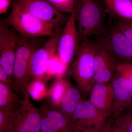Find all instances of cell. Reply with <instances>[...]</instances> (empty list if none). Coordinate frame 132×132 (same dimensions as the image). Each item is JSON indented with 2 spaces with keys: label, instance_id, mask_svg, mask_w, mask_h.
Wrapping results in <instances>:
<instances>
[{
  "label": "cell",
  "instance_id": "277c9868",
  "mask_svg": "<svg viewBox=\"0 0 132 132\" xmlns=\"http://www.w3.org/2000/svg\"><path fill=\"white\" fill-rule=\"evenodd\" d=\"M5 20L20 35L25 37H51L57 32L30 13L17 0L13 2L11 12Z\"/></svg>",
  "mask_w": 132,
  "mask_h": 132
},
{
  "label": "cell",
  "instance_id": "f546056e",
  "mask_svg": "<svg viewBox=\"0 0 132 132\" xmlns=\"http://www.w3.org/2000/svg\"><path fill=\"white\" fill-rule=\"evenodd\" d=\"M99 131L94 129H85L81 130L80 132H99Z\"/></svg>",
  "mask_w": 132,
  "mask_h": 132
},
{
  "label": "cell",
  "instance_id": "5bb4252c",
  "mask_svg": "<svg viewBox=\"0 0 132 132\" xmlns=\"http://www.w3.org/2000/svg\"><path fill=\"white\" fill-rule=\"evenodd\" d=\"M113 93V114L116 118L122 115L132 101V87L122 76L116 72L112 82Z\"/></svg>",
  "mask_w": 132,
  "mask_h": 132
},
{
  "label": "cell",
  "instance_id": "603a6c76",
  "mask_svg": "<svg viewBox=\"0 0 132 132\" xmlns=\"http://www.w3.org/2000/svg\"><path fill=\"white\" fill-rule=\"evenodd\" d=\"M113 125L121 132H132V112L117 118Z\"/></svg>",
  "mask_w": 132,
  "mask_h": 132
},
{
  "label": "cell",
  "instance_id": "e0dca14e",
  "mask_svg": "<svg viewBox=\"0 0 132 132\" xmlns=\"http://www.w3.org/2000/svg\"><path fill=\"white\" fill-rule=\"evenodd\" d=\"M107 11L116 19L132 20V0H102Z\"/></svg>",
  "mask_w": 132,
  "mask_h": 132
},
{
  "label": "cell",
  "instance_id": "3957f363",
  "mask_svg": "<svg viewBox=\"0 0 132 132\" xmlns=\"http://www.w3.org/2000/svg\"><path fill=\"white\" fill-rule=\"evenodd\" d=\"M74 9L80 42L105 31L104 12L95 0H76Z\"/></svg>",
  "mask_w": 132,
  "mask_h": 132
},
{
  "label": "cell",
  "instance_id": "30bf717a",
  "mask_svg": "<svg viewBox=\"0 0 132 132\" xmlns=\"http://www.w3.org/2000/svg\"><path fill=\"white\" fill-rule=\"evenodd\" d=\"M80 42L74 9L62 29L57 51L62 60L67 65L74 60Z\"/></svg>",
  "mask_w": 132,
  "mask_h": 132
},
{
  "label": "cell",
  "instance_id": "f1b7e54d",
  "mask_svg": "<svg viewBox=\"0 0 132 132\" xmlns=\"http://www.w3.org/2000/svg\"><path fill=\"white\" fill-rule=\"evenodd\" d=\"M99 132H121L120 130H119L118 128L115 127L113 125H111L109 124L108 125L107 124L104 125L101 130L99 131Z\"/></svg>",
  "mask_w": 132,
  "mask_h": 132
},
{
  "label": "cell",
  "instance_id": "4316f807",
  "mask_svg": "<svg viewBox=\"0 0 132 132\" xmlns=\"http://www.w3.org/2000/svg\"><path fill=\"white\" fill-rule=\"evenodd\" d=\"M0 82H3L13 89V81L8 76L5 72V71H3L1 67H0Z\"/></svg>",
  "mask_w": 132,
  "mask_h": 132
},
{
  "label": "cell",
  "instance_id": "cb8c5ba5",
  "mask_svg": "<svg viewBox=\"0 0 132 132\" xmlns=\"http://www.w3.org/2000/svg\"><path fill=\"white\" fill-rule=\"evenodd\" d=\"M55 8L64 13H71L73 11L76 0H46Z\"/></svg>",
  "mask_w": 132,
  "mask_h": 132
},
{
  "label": "cell",
  "instance_id": "83f0119b",
  "mask_svg": "<svg viewBox=\"0 0 132 132\" xmlns=\"http://www.w3.org/2000/svg\"><path fill=\"white\" fill-rule=\"evenodd\" d=\"M12 0H0V14H2L7 12L10 6Z\"/></svg>",
  "mask_w": 132,
  "mask_h": 132
},
{
  "label": "cell",
  "instance_id": "8fae6325",
  "mask_svg": "<svg viewBox=\"0 0 132 132\" xmlns=\"http://www.w3.org/2000/svg\"><path fill=\"white\" fill-rule=\"evenodd\" d=\"M62 29L61 28L59 29L33 54L30 65L31 77L33 80H42L45 76L48 77L47 71L48 62L51 57L57 53Z\"/></svg>",
  "mask_w": 132,
  "mask_h": 132
},
{
  "label": "cell",
  "instance_id": "9c48e42d",
  "mask_svg": "<svg viewBox=\"0 0 132 132\" xmlns=\"http://www.w3.org/2000/svg\"><path fill=\"white\" fill-rule=\"evenodd\" d=\"M40 132H80L73 120L51 106L49 103L42 104Z\"/></svg>",
  "mask_w": 132,
  "mask_h": 132
},
{
  "label": "cell",
  "instance_id": "484cf974",
  "mask_svg": "<svg viewBox=\"0 0 132 132\" xmlns=\"http://www.w3.org/2000/svg\"><path fill=\"white\" fill-rule=\"evenodd\" d=\"M116 72L122 76L132 87V64L126 62H118Z\"/></svg>",
  "mask_w": 132,
  "mask_h": 132
},
{
  "label": "cell",
  "instance_id": "5b68a950",
  "mask_svg": "<svg viewBox=\"0 0 132 132\" xmlns=\"http://www.w3.org/2000/svg\"><path fill=\"white\" fill-rule=\"evenodd\" d=\"M41 119L39 109L31 103L26 92L14 113L11 132H40Z\"/></svg>",
  "mask_w": 132,
  "mask_h": 132
},
{
  "label": "cell",
  "instance_id": "9a60e30c",
  "mask_svg": "<svg viewBox=\"0 0 132 132\" xmlns=\"http://www.w3.org/2000/svg\"><path fill=\"white\" fill-rule=\"evenodd\" d=\"M89 95L88 101L99 110L108 116L113 114V93L111 83L95 84Z\"/></svg>",
  "mask_w": 132,
  "mask_h": 132
},
{
  "label": "cell",
  "instance_id": "ba28073f",
  "mask_svg": "<svg viewBox=\"0 0 132 132\" xmlns=\"http://www.w3.org/2000/svg\"><path fill=\"white\" fill-rule=\"evenodd\" d=\"M97 40L106 47L118 63L126 62L132 64V43L115 26L106 29L97 36Z\"/></svg>",
  "mask_w": 132,
  "mask_h": 132
},
{
  "label": "cell",
  "instance_id": "44dd1931",
  "mask_svg": "<svg viewBox=\"0 0 132 132\" xmlns=\"http://www.w3.org/2000/svg\"><path fill=\"white\" fill-rule=\"evenodd\" d=\"M16 108H0V132L12 131V117Z\"/></svg>",
  "mask_w": 132,
  "mask_h": 132
},
{
  "label": "cell",
  "instance_id": "2e32d148",
  "mask_svg": "<svg viewBox=\"0 0 132 132\" xmlns=\"http://www.w3.org/2000/svg\"><path fill=\"white\" fill-rule=\"evenodd\" d=\"M82 95L81 92L78 87L70 86L56 109L72 119L76 108L82 100Z\"/></svg>",
  "mask_w": 132,
  "mask_h": 132
},
{
  "label": "cell",
  "instance_id": "7a4b0ae2",
  "mask_svg": "<svg viewBox=\"0 0 132 132\" xmlns=\"http://www.w3.org/2000/svg\"><path fill=\"white\" fill-rule=\"evenodd\" d=\"M38 38L20 36L15 58L13 75V90L22 98L27 92V87L31 79V60L34 52L40 48Z\"/></svg>",
  "mask_w": 132,
  "mask_h": 132
},
{
  "label": "cell",
  "instance_id": "ac0fdd59",
  "mask_svg": "<svg viewBox=\"0 0 132 132\" xmlns=\"http://www.w3.org/2000/svg\"><path fill=\"white\" fill-rule=\"evenodd\" d=\"M71 85L64 77L56 78L53 84L47 93L50 105L53 108L59 106Z\"/></svg>",
  "mask_w": 132,
  "mask_h": 132
},
{
  "label": "cell",
  "instance_id": "7c38bea8",
  "mask_svg": "<svg viewBox=\"0 0 132 132\" xmlns=\"http://www.w3.org/2000/svg\"><path fill=\"white\" fill-rule=\"evenodd\" d=\"M118 62L106 47L96 40L94 80L95 84L111 83L116 73Z\"/></svg>",
  "mask_w": 132,
  "mask_h": 132
},
{
  "label": "cell",
  "instance_id": "ffe728a7",
  "mask_svg": "<svg viewBox=\"0 0 132 132\" xmlns=\"http://www.w3.org/2000/svg\"><path fill=\"white\" fill-rule=\"evenodd\" d=\"M68 67V65L62 61L57 52L50 60L48 65L47 75L48 77H64L67 71Z\"/></svg>",
  "mask_w": 132,
  "mask_h": 132
},
{
  "label": "cell",
  "instance_id": "d6986e66",
  "mask_svg": "<svg viewBox=\"0 0 132 132\" xmlns=\"http://www.w3.org/2000/svg\"><path fill=\"white\" fill-rule=\"evenodd\" d=\"M22 97L11 88L0 82V108L18 107Z\"/></svg>",
  "mask_w": 132,
  "mask_h": 132
},
{
  "label": "cell",
  "instance_id": "52a82bcc",
  "mask_svg": "<svg viewBox=\"0 0 132 132\" xmlns=\"http://www.w3.org/2000/svg\"><path fill=\"white\" fill-rule=\"evenodd\" d=\"M20 5L39 20L57 31L65 25L69 17L46 0H17Z\"/></svg>",
  "mask_w": 132,
  "mask_h": 132
},
{
  "label": "cell",
  "instance_id": "8992f818",
  "mask_svg": "<svg viewBox=\"0 0 132 132\" xmlns=\"http://www.w3.org/2000/svg\"><path fill=\"white\" fill-rule=\"evenodd\" d=\"M20 36L5 21L0 20V67L13 81L15 58Z\"/></svg>",
  "mask_w": 132,
  "mask_h": 132
},
{
  "label": "cell",
  "instance_id": "7402d4cb",
  "mask_svg": "<svg viewBox=\"0 0 132 132\" xmlns=\"http://www.w3.org/2000/svg\"><path fill=\"white\" fill-rule=\"evenodd\" d=\"M27 92L36 100H39L47 94L46 93L45 86L42 81L33 80L29 83Z\"/></svg>",
  "mask_w": 132,
  "mask_h": 132
},
{
  "label": "cell",
  "instance_id": "4dcf8cb0",
  "mask_svg": "<svg viewBox=\"0 0 132 132\" xmlns=\"http://www.w3.org/2000/svg\"><path fill=\"white\" fill-rule=\"evenodd\" d=\"M130 108L131 109V110H132V101L131 102V104H130V105L129 106V107H128V108Z\"/></svg>",
  "mask_w": 132,
  "mask_h": 132
},
{
  "label": "cell",
  "instance_id": "6da1fadb",
  "mask_svg": "<svg viewBox=\"0 0 132 132\" xmlns=\"http://www.w3.org/2000/svg\"><path fill=\"white\" fill-rule=\"evenodd\" d=\"M96 40L90 39L80 43L70 73L82 95H88L95 85V54Z\"/></svg>",
  "mask_w": 132,
  "mask_h": 132
},
{
  "label": "cell",
  "instance_id": "d4e9b609",
  "mask_svg": "<svg viewBox=\"0 0 132 132\" xmlns=\"http://www.w3.org/2000/svg\"><path fill=\"white\" fill-rule=\"evenodd\" d=\"M114 26L132 43V20L117 19Z\"/></svg>",
  "mask_w": 132,
  "mask_h": 132
},
{
  "label": "cell",
  "instance_id": "4fadbf2b",
  "mask_svg": "<svg viewBox=\"0 0 132 132\" xmlns=\"http://www.w3.org/2000/svg\"><path fill=\"white\" fill-rule=\"evenodd\" d=\"M108 117L89 101L82 100L74 112L72 119L80 130L94 129L100 131L105 125Z\"/></svg>",
  "mask_w": 132,
  "mask_h": 132
}]
</instances>
